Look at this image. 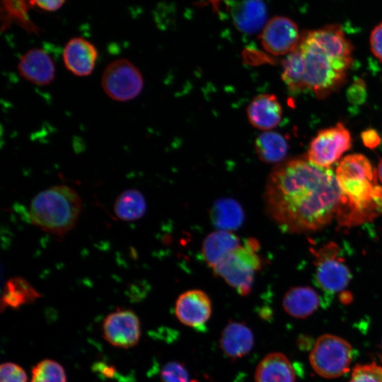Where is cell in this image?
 <instances>
[{"mask_svg": "<svg viewBox=\"0 0 382 382\" xmlns=\"http://www.w3.org/2000/svg\"><path fill=\"white\" fill-rule=\"evenodd\" d=\"M266 212L284 231L303 233L321 229L343 209V195L330 168L306 158L279 163L269 175L264 193Z\"/></svg>", "mask_w": 382, "mask_h": 382, "instance_id": "6da1fadb", "label": "cell"}, {"mask_svg": "<svg viewBox=\"0 0 382 382\" xmlns=\"http://www.w3.org/2000/svg\"><path fill=\"white\" fill-rule=\"evenodd\" d=\"M297 48L303 59L306 90L324 98L344 84L354 48L340 25L331 24L303 33Z\"/></svg>", "mask_w": 382, "mask_h": 382, "instance_id": "7a4b0ae2", "label": "cell"}, {"mask_svg": "<svg viewBox=\"0 0 382 382\" xmlns=\"http://www.w3.org/2000/svg\"><path fill=\"white\" fill-rule=\"evenodd\" d=\"M335 174L344 200L340 226H352L382 213V186L378 185L376 170L365 156H345Z\"/></svg>", "mask_w": 382, "mask_h": 382, "instance_id": "3957f363", "label": "cell"}, {"mask_svg": "<svg viewBox=\"0 0 382 382\" xmlns=\"http://www.w3.org/2000/svg\"><path fill=\"white\" fill-rule=\"evenodd\" d=\"M82 210L79 194L65 185L52 186L31 200L29 219L46 233L62 238L77 224Z\"/></svg>", "mask_w": 382, "mask_h": 382, "instance_id": "277c9868", "label": "cell"}, {"mask_svg": "<svg viewBox=\"0 0 382 382\" xmlns=\"http://www.w3.org/2000/svg\"><path fill=\"white\" fill-rule=\"evenodd\" d=\"M257 241L248 238L244 245L231 252L213 268L216 276L221 277L241 296L248 295L253 288L255 273L261 269L262 259L257 254Z\"/></svg>", "mask_w": 382, "mask_h": 382, "instance_id": "5b68a950", "label": "cell"}, {"mask_svg": "<svg viewBox=\"0 0 382 382\" xmlns=\"http://www.w3.org/2000/svg\"><path fill=\"white\" fill-rule=\"evenodd\" d=\"M352 348L345 339L331 334L320 336L310 353L311 367L320 376L340 377L349 369Z\"/></svg>", "mask_w": 382, "mask_h": 382, "instance_id": "8992f818", "label": "cell"}, {"mask_svg": "<svg viewBox=\"0 0 382 382\" xmlns=\"http://www.w3.org/2000/svg\"><path fill=\"white\" fill-rule=\"evenodd\" d=\"M104 92L112 100L125 102L137 97L144 87L139 69L126 59L111 62L105 67L101 79Z\"/></svg>", "mask_w": 382, "mask_h": 382, "instance_id": "52a82bcc", "label": "cell"}, {"mask_svg": "<svg viewBox=\"0 0 382 382\" xmlns=\"http://www.w3.org/2000/svg\"><path fill=\"white\" fill-rule=\"evenodd\" d=\"M315 256L316 280L325 291H342L351 279L350 271L340 256V248L330 242L319 249L311 250Z\"/></svg>", "mask_w": 382, "mask_h": 382, "instance_id": "ba28073f", "label": "cell"}, {"mask_svg": "<svg viewBox=\"0 0 382 382\" xmlns=\"http://www.w3.org/2000/svg\"><path fill=\"white\" fill-rule=\"evenodd\" d=\"M351 146L349 130L339 122L317 133L309 145L307 159L317 166L330 168Z\"/></svg>", "mask_w": 382, "mask_h": 382, "instance_id": "9c48e42d", "label": "cell"}, {"mask_svg": "<svg viewBox=\"0 0 382 382\" xmlns=\"http://www.w3.org/2000/svg\"><path fill=\"white\" fill-rule=\"evenodd\" d=\"M103 336L111 345L130 348L137 345L141 337V324L137 315L130 309L117 308L103 322Z\"/></svg>", "mask_w": 382, "mask_h": 382, "instance_id": "30bf717a", "label": "cell"}, {"mask_svg": "<svg viewBox=\"0 0 382 382\" xmlns=\"http://www.w3.org/2000/svg\"><path fill=\"white\" fill-rule=\"evenodd\" d=\"M301 35L291 18L276 16L267 21L261 30L260 41L266 52L273 55L288 54L298 47Z\"/></svg>", "mask_w": 382, "mask_h": 382, "instance_id": "8fae6325", "label": "cell"}, {"mask_svg": "<svg viewBox=\"0 0 382 382\" xmlns=\"http://www.w3.org/2000/svg\"><path fill=\"white\" fill-rule=\"evenodd\" d=\"M174 311L182 324L198 328L204 326L209 320L212 312V301L202 290H187L178 297Z\"/></svg>", "mask_w": 382, "mask_h": 382, "instance_id": "7c38bea8", "label": "cell"}, {"mask_svg": "<svg viewBox=\"0 0 382 382\" xmlns=\"http://www.w3.org/2000/svg\"><path fill=\"white\" fill-rule=\"evenodd\" d=\"M98 54L93 43L83 37H76L65 45L63 61L66 69L74 75L87 76L94 70Z\"/></svg>", "mask_w": 382, "mask_h": 382, "instance_id": "4fadbf2b", "label": "cell"}, {"mask_svg": "<svg viewBox=\"0 0 382 382\" xmlns=\"http://www.w3.org/2000/svg\"><path fill=\"white\" fill-rule=\"evenodd\" d=\"M17 67L23 79L35 85H49L55 77L54 63L51 57L41 49L27 51L21 57Z\"/></svg>", "mask_w": 382, "mask_h": 382, "instance_id": "5bb4252c", "label": "cell"}, {"mask_svg": "<svg viewBox=\"0 0 382 382\" xmlns=\"http://www.w3.org/2000/svg\"><path fill=\"white\" fill-rule=\"evenodd\" d=\"M253 345V333L243 322H229L221 333L219 346L229 359H238L246 356Z\"/></svg>", "mask_w": 382, "mask_h": 382, "instance_id": "9a60e30c", "label": "cell"}, {"mask_svg": "<svg viewBox=\"0 0 382 382\" xmlns=\"http://www.w3.org/2000/svg\"><path fill=\"white\" fill-rule=\"evenodd\" d=\"M249 122L255 128L268 131L281 122L282 108L277 98L273 94L255 96L247 108Z\"/></svg>", "mask_w": 382, "mask_h": 382, "instance_id": "2e32d148", "label": "cell"}, {"mask_svg": "<svg viewBox=\"0 0 382 382\" xmlns=\"http://www.w3.org/2000/svg\"><path fill=\"white\" fill-rule=\"evenodd\" d=\"M233 22L242 33L254 34L267 23V8L262 0H241L232 9Z\"/></svg>", "mask_w": 382, "mask_h": 382, "instance_id": "e0dca14e", "label": "cell"}, {"mask_svg": "<svg viewBox=\"0 0 382 382\" xmlns=\"http://www.w3.org/2000/svg\"><path fill=\"white\" fill-rule=\"evenodd\" d=\"M320 296L308 286H293L284 294L282 306L289 316L303 319L312 315L320 306Z\"/></svg>", "mask_w": 382, "mask_h": 382, "instance_id": "ac0fdd59", "label": "cell"}, {"mask_svg": "<svg viewBox=\"0 0 382 382\" xmlns=\"http://www.w3.org/2000/svg\"><path fill=\"white\" fill-rule=\"evenodd\" d=\"M240 245V238L232 231L217 230L204 238L202 245V257L213 269Z\"/></svg>", "mask_w": 382, "mask_h": 382, "instance_id": "d6986e66", "label": "cell"}, {"mask_svg": "<svg viewBox=\"0 0 382 382\" xmlns=\"http://www.w3.org/2000/svg\"><path fill=\"white\" fill-rule=\"evenodd\" d=\"M295 372L289 359L282 353L267 354L257 364L255 382H295Z\"/></svg>", "mask_w": 382, "mask_h": 382, "instance_id": "ffe728a7", "label": "cell"}, {"mask_svg": "<svg viewBox=\"0 0 382 382\" xmlns=\"http://www.w3.org/2000/svg\"><path fill=\"white\" fill-rule=\"evenodd\" d=\"M209 216L218 230L228 231L240 228L245 218L241 205L230 197L217 199L210 209Z\"/></svg>", "mask_w": 382, "mask_h": 382, "instance_id": "44dd1931", "label": "cell"}, {"mask_svg": "<svg viewBox=\"0 0 382 382\" xmlns=\"http://www.w3.org/2000/svg\"><path fill=\"white\" fill-rule=\"evenodd\" d=\"M40 294L29 284L20 277L9 279L5 285L1 299V309L9 307L18 308L21 306L33 303Z\"/></svg>", "mask_w": 382, "mask_h": 382, "instance_id": "7402d4cb", "label": "cell"}, {"mask_svg": "<svg viewBox=\"0 0 382 382\" xmlns=\"http://www.w3.org/2000/svg\"><path fill=\"white\" fill-rule=\"evenodd\" d=\"M255 149L262 161L277 163L282 162L286 156L288 144L282 134L266 131L256 138Z\"/></svg>", "mask_w": 382, "mask_h": 382, "instance_id": "603a6c76", "label": "cell"}, {"mask_svg": "<svg viewBox=\"0 0 382 382\" xmlns=\"http://www.w3.org/2000/svg\"><path fill=\"white\" fill-rule=\"evenodd\" d=\"M114 213L120 220L133 221L141 219L146 211V202L143 194L137 189H127L116 198Z\"/></svg>", "mask_w": 382, "mask_h": 382, "instance_id": "cb8c5ba5", "label": "cell"}, {"mask_svg": "<svg viewBox=\"0 0 382 382\" xmlns=\"http://www.w3.org/2000/svg\"><path fill=\"white\" fill-rule=\"evenodd\" d=\"M282 66V78L289 91L298 93L306 91L303 82L304 62L297 47L286 56Z\"/></svg>", "mask_w": 382, "mask_h": 382, "instance_id": "d4e9b609", "label": "cell"}, {"mask_svg": "<svg viewBox=\"0 0 382 382\" xmlns=\"http://www.w3.org/2000/svg\"><path fill=\"white\" fill-rule=\"evenodd\" d=\"M30 382H66L65 370L54 360L43 359L33 367Z\"/></svg>", "mask_w": 382, "mask_h": 382, "instance_id": "484cf974", "label": "cell"}, {"mask_svg": "<svg viewBox=\"0 0 382 382\" xmlns=\"http://www.w3.org/2000/svg\"><path fill=\"white\" fill-rule=\"evenodd\" d=\"M349 382H382V366L375 362L358 364L353 369Z\"/></svg>", "mask_w": 382, "mask_h": 382, "instance_id": "4316f807", "label": "cell"}, {"mask_svg": "<svg viewBox=\"0 0 382 382\" xmlns=\"http://www.w3.org/2000/svg\"><path fill=\"white\" fill-rule=\"evenodd\" d=\"M161 382H192L185 365L176 361L166 363L161 371Z\"/></svg>", "mask_w": 382, "mask_h": 382, "instance_id": "83f0119b", "label": "cell"}, {"mask_svg": "<svg viewBox=\"0 0 382 382\" xmlns=\"http://www.w3.org/2000/svg\"><path fill=\"white\" fill-rule=\"evenodd\" d=\"M0 382H28V376L21 366L5 362L0 366Z\"/></svg>", "mask_w": 382, "mask_h": 382, "instance_id": "f1b7e54d", "label": "cell"}, {"mask_svg": "<svg viewBox=\"0 0 382 382\" xmlns=\"http://www.w3.org/2000/svg\"><path fill=\"white\" fill-rule=\"evenodd\" d=\"M369 41L373 54L382 62V22L372 30Z\"/></svg>", "mask_w": 382, "mask_h": 382, "instance_id": "f546056e", "label": "cell"}, {"mask_svg": "<svg viewBox=\"0 0 382 382\" xmlns=\"http://www.w3.org/2000/svg\"><path fill=\"white\" fill-rule=\"evenodd\" d=\"M348 98L351 102L361 103L366 96L365 86L362 80L357 79L348 91Z\"/></svg>", "mask_w": 382, "mask_h": 382, "instance_id": "4dcf8cb0", "label": "cell"}, {"mask_svg": "<svg viewBox=\"0 0 382 382\" xmlns=\"http://www.w3.org/2000/svg\"><path fill=\"white\" fill-rule=\"evenodd\" d=\"M66 0H30V4L33 6L46 11H54L59 9Z\"/></svg>", "mask_w": 382, "mask_h": 382, "instance_id": "1f68e13d", "label": "cell"}, {"mask_svg": "<svg viewBox=\"0 0 382 382\" xmlns=\"http://www.w3.org/2000/svg\"><path fill=\"white\" fill-rule=\"evenodd\" d=\"M361 137L363 144L371 149L376 148L381 143L379 134L373 129L364 131Z\"/></svg>", "mask_w": 382, "mask_h": 382, "instance_id": "d6a6232c", "label": "cell"}, {"mask_svg": "<svg viewBox=\"0 0 382 382\" xmlns=\"http://www.w3.org/2000/svg\"><path fill=\"white\" fill-rule=\"evenodd\" d=\"M352 295L349 292H342L340 295V299L342 303H349L351 301Z\"/></svg>", "mask_w": 382, "mask_h": 382, "instance_id": "836d02e7", "label": "cell"}, {"mask_svg": "<svg viewBox=\"0 0 382 382\" xmlns=\"http://www.w3.org/2000/svg\"><path fill=\"white\" fill-rule=\"evenodd\" d=\"M377 177L379 179L380 182L382 183V158L378 163V168L376 170Z\"/></svg>", "mask_w": 382, "mask_h": 382, "instance_id": "e575fe53", "label": "cell"}, {"mask_svg": "<svg viewBox=\"0 0 382 382\" xmlns=\"http://www.w3.org/2000/svg\"><path fill=\"white\" fill-rule=\"evenodd\" d=\"M221 0H209L215 11L219 10V4Z\"/></svg>", "mask_w": 382, "mask_h": 382, "instance_id": "d590c367", "label": "cell"}, {"mask_svg": "<svg viewBox=\"0 0 382 382\" xmlns=\"http://www.w3.org/2000/svg\"><path fill=\"white\" fill-rule=\"evenodd\" d=\"M381 345H382V343H381Z\"/></svg>", "mask_w": 382, "mask_h": 382, "instance_id": "8d00e7d4", "label": "cell"}]
</instances>
